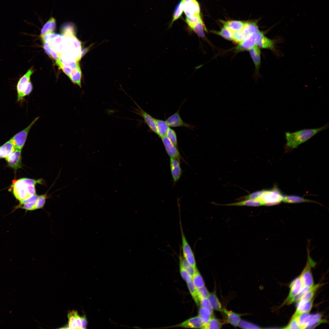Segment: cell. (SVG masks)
Listing matches in <instances>:
<instances>
[{
    "label": "cell",
    "instance_id": "cell-1",
    "mask_svg": "<svg viewBox=\"0 0 329 329\" xmlns=\"http://www.w3.org/2000/svg\"><path fill=\"white\" fill-rule=\"evenodd\" d=\"M328 123L320 128L304 129L293 132L285 133L286 140L285 147L287 149H294L307 141L313 136L328 128Z\"/></svg>",
    "mask_w": 329,
    "mask_h": 329
},
{
    "label": "cell",
    "instance_id": "cell-2",
    "mask_svg": "<svg viewBox=\"0 0 329 329\" xmlns=\"http://www.w3.org/2000/svg\"><path fill=\"white\" fill-rule=\"evenodd\" d=\"M284 196L277 188L264 190L263 194L256 200L264 203V205H276L282 201Z\"/></svg>",
    "mask_w": 329,
    "mask_h": 329
},
{
    "label": "cell",
    "instance_id": "cell-3",
    "mask_svg": "<svg viewBox=\"0 0 329 329\" xmlns=\"http://www.w3.org/2000/svg\"><path fill=\"white\" fill-rule=\"evenodd\" d=\"M260 30L257 23L253 22H246L243 28L241 30L234 33L232 41L239 43L246 39L252 34Z\"/></svg>",
    "mask_w": 329,
    "mask_h": 329
},
{
    "label": "cell",
    "instance_id": "cell-4",
    "mask_svg": "<svg viewBox=\"0 0 329 329\" xmlns=\"http://www.w3.org/2000/svg\"><path fill=\"white\" fill-rule=\"evenodd\" d=\"M39 118V117H36L27 127L15 135L10 139L16 149L22 150L25 144L30 129Z\"/></svg>",
    "mask_w": 329,
    "mask_h": 329
},
{
    "label": "cell",
    "instance_id": "cell-5",
    "mask_svg": "<svg viewBox=\"0 0 329 329\" xmlns=\"http://www.w3.org/2000/svg\"><path fill=\"white\" fill-rule=\"evenodd\" d=\"M180 225L182 238L183 257L194 268H195L196 267V266L194 255L185 236L182 227L181 220L180 221Z\"/></svg>",
    "mask_w": 329,
    "mask_h": 329
},
{
    "label": "cell",
    "instance_id": "cell-6",
    "mask_svg": "<svg viewBox=\"0 0 329 329\" xmlns=\"http://www.w3.org/2000/svg\"><path fill=\"white\" fill-rule=\"evenodd\" d=\"M12 184L11 189L17 199L20 201L30 196L27 191L28 185L23 182L22 178L13 180Z\"/></svg>",
    "mask_w": 329,
    "mask_h": 329
},
{
    "label": "cell",
    "instance_id": "cell-7",
    "mask_svg": "<svg viewBox=\"0 0 329 329\" xmlns=\"http://www.w3.org/2000/svg\"><path fill=\"white\" fill-rule=\"evenodd\" d=\"M264 35V32L260 30L252 34L246 39L239 43L236 48V51L239 52L249 50L256 45L260 38Z\"/></svg>",
    "mask_w": 329,
    "mask_h": 329
},
{
    "label": "cell",
    "instance_id": "cell-8",
    "mask_svg": "<svg viewBox=\"0 0 329 329\" xmlns=\"http://www.w3.org/2000/svg\"><path fill=\"white\" fill-rule=\"evenodd\" d=\"M34 70L31 67L19 78L16 86L18 101L21 102L23 101L22 98V94L30 81L31 76Z\"/></svg>",
    "mask_w": 329,
    "mask_h": 329
},
{
    "label": "cell",
    "instance_id": "cell-9",
    "mask_svg": "<svg viewBox=\"0 0 329 329\" xmlns=\"http://www.w3.org/2000/svg\"><path fill=\"white\" fill-rule=\"evenodd\" d=\"M306 266L300 276L303 286L311 288L313 286L314 282L311 269V264L314 263L310 256Z\"/></svg>",
    "mask_w": 329,
    "mask_h": 329
},
{
    "label": "cell",
    "instance_id": "cell-10",
    "mask_svg": "<svg viewBox=\"0 0 329 329\" xmlns=\"http://www.w3.org/2000/svg\"><path fill=\"white\" fill-rule=\"evenodd\" d=\"M179 110L171 115L165 120L169 127H185L192 129L195 128L193 125L185 122L181 118Z\"/></svg>",
    "mask_w": 329,
    "mask_h": 329
},
{
    "label": "cell",
    "instance_id": "cell-11",
    "mask_svg": "<svg viewBox=\"0 0 329 329\" xmlns=\"http://www.w3.org/2000/svg\"><path fill=\"white\" fill-rule=\"evenodd\" d=\"M21 150L16 149L5 158L8 165L15 170L22 168Z\"/></svg>",
    "mask_w": 329,
    "mask_h": 329
},
{
    "label": "cell",
    "instance_id": "cell-12",
    "mask_svg": "<svg viewBox=\"0 0 329 329\" xmlns=\"http://www.w3.org/2000/svg\"><path fill=\"white\" fill-rule=\"evenodd\" d=\"M134 102L138 108V109L134 108L135 111H134V112L142 117L150 129L157 135V130L154 121V118L143 110L136 102L134 101Z\"/></svg>",
    "mask_w": 329,
    "mask_h": 329
},
{
    "label": "cell",
    "instance_id": "cell-13",
    "mask_svg": "<svg viewBox=\"0 0 329 329\" xmlns=\"http://www.w3.org/2000/svg\"><path fill=\"white\" fill-rule=\"evenodd\" d=\"M183 9L186 17H192L200 15V5L196 0H190L186 2H183Z\"/></svg>",
    "mask_w": 329,
    "mask_h": 329
},
{
    "label": "cell",
    "instance_id": "cell-14",
    "mask_svg": "<svg viewBox=\"0 0 329 329\" xmlns=\"http://www.w3.org/2000/svg\"><path fill=\"white\" fill-rule=\"evenodd\" d=\"M165 149L170 158L180 159V155L177 147L165 136L161 137Z\"/></svg>",
    "mask_w": 329,
    "mask_h": 329
},
{
    "label": "cell",
    "instance_id": "cell-15",
    "mask_svg": "<svg viewBox=\"0 0 329 329\" xmlns=\"http://www.w3.org/2000/svg\"><path fill=\"white\" fill-rule=\"evenodd\" d=\"M170 167L173 182L175 183L179 179L182 174L180 159L170 158Z\"/></svg>",
    "mask_w": 329,
    "mask_h": 329
},
{
    "label": "cell",
    "instance_id": "cell-16",
    "mask_svg": "<svg viewBox=\"0 0 329 329\" xmlns=\"http://www.w3.org/2000/svg\"><path fill=\"white\" fill-rule=\"evenodd\" d=\"M303 286L300 276L294 280L290 285L289 294L282 305H286L288 301L299 292Z\"/></svg>",
    "mask_w": 329,
    "mask_h": 329
},
{
    "label": "cell",
    "instance_id": "cell-17",
    "mask_svg": "<svg viewBox=\"0 0 329 329\" xmlns=\"http://www.w3.org/2000/svg\"><path fill=\"white\" fill-rule=\"evenodd\" d=\"M205 324L199 316L190 318L178 325L177 327L193 328H201Z\"/></svg>",
    "mask_w": 329,
    "mask_h": 329
},
{
    "label": "cell",
    "instance_id": "cell-18",
    "mask_svg": "<svg viewBox=\"0 0 329 329\" xmlns=\"http://www.w3.org/2000/svg\"><path fill=\"white\" fill-rule=\"evenodd\" d=\"M220 21L224 24V26L233 33L237 32L242 30L246 23V22L239 20L225 21L221 20Z\"/></svg>",
    "mask_w": 329,
    "mask_h": 329
},
{
    "label": "cell",
    "instance_id": "cell-19",
    "mask_svg": "<svg viewBox=\"0 0 329 329\" xmlns=\"http://www.w3.org/2000/svg\"><path fill=\"white\" fill-rule=\"evenodd\" d=\"M248 50L255 65L256 71L258 72L260 65V51L259 48L255 45Z\"/></svg>",
    "mask_w": 329,
    "mask_h": 329
},
{
    "label": "cell",
    "instance_id": "cell-20",
    "mask_svg": "<svg viewBox=\"0 0 329 329\" xmlns=\"http://www.w3.org/2000/svg\"><path fill=\"white\" fill-rule=\"evenodd\" d=\"M223 311L226 316L227 321L234 327L237 326L241 320L242 314L225 309H223Z\"/></svg>",
    "mask_w": 329,
    "mask_h": 329
},
{
    "label": "cell",
    "instance_id": "cell-21",
    "mask_svg": "<svg viewBox=\"0 0 329 329\" xmlns=\"http://www.w3.org/2000/svg\"><path fill=\"white\" fill-rule=\"evenodd\" d=\"M16 149L10 139L0 146V160L5 158Z\"/></svg>",
    "mask_w": 329,
    "mask_h": 329
},
{
    "label": "cell",
    "instance_id": "cell-22",
    "mask_svg": "<svg viewBox=\"0 0 329 329\" xmlns=\"http://www.w3.org/2000/svg\"><path fill=\"white\" fill-rule=\"evenodd\" d=\"M157 130V135L160 138L166 136L170 128L165 121L154 119Z\"/></svg>",
    "mask_w": 329,
    "mask_h": 329
},
{
    "label": "cell",
    "instance_id": "cell-23",
    "mask_svg": "<svg viewBox=\"0 0 329 329\" xmlns=\"http://www.w3.org/2000/svg\"><path fill=\"white\" fill-rule=\"evenodd\" d=\"M56 28V21L55 19L51 17L47 21L41 29L40 36L49 33L54 32Z\"/></svg>",
    "mask_w": 329,
    "mask_h": 329
},
{
    "label": "cell",
    "instance_id": "cell-24",
    "mask_svg": "<svg viewBox=\"0 0 329 329\" xmlns=\"http://www.w3.org/2000/svg\"><path fill=\"white\" fill-rule=\"evenodd\" d=\"M221 205L227 206H248L258 207L264 205L263 203L259 201L253 200H246L239 202L230 203Z\"/></svg>",
    "mask_w": 329,
    "mask_h": 329
},
{
    "label": "cell",
    "instance_id": "cell-25",
    "mask_svg": "<svg viewBox=\"0 0 329 329\" xmlns=\"http://www.w3.org/2000/svg\"><path fill=\"white\" fill-rule=\"evenodd\" d=\"M190 30L195 33L199 37L207 42L208 41L204 33L205 31H207V30L202 20L192 28Z\"/></svg>",
    "mask_w": 329,
    "mask_h": 329
},
{
    "label": "cell",
    "instance_id": "cell-26",
    "mask_svg": "<svg viewBox=\"0 0 329 329\" xmlns=\"http://www.w3.org/2000/svg\"><path fill=\"white\" fill-rule=\"evenodd\" d=\"M259 48L273 50L274 47V41L263 35L256 44Z\"/></svg>",
    "mask_w": 329,
    "mask_h": 329
},
{
    "label": "cell",
    "instance_id": "cell-27",
    "mask_svg": "<svg viewBox=\"0 0 329 329\" xmlns=\"http://www.w3.org/2000/svg\"><path fill=\"white\" fill-rule=\"evenodd\" d=\"M208 299L213 309L216 310L223 311L221 304L217 297L215 292L209 293Z\"/></svg>",
    "mask_w": 329,
    "mask_h": 329
},
{
    "label": "cell",
    "instance_id": "cell-28",
    "mask_svg": "<svg viewBox=\"0 0 329 329\" xmlns=\"http://www.w3.org/2000/svg\"><path fill=\"white\" fill-rule=\"evenodd\" d=\"M313 299L300 304H298L296 310L294 315L298 316L300 314L309 312L313 305Z\"/></svg>",
    "mask_w": 329,
    "mask_h": 329
},
{
    "label": "cell",
    "instance_id": "cell-29",
    "mask_svg": "<svg viewBox=\"0 0 329 329\" xmlns=\"http://www.w3.org/2000/svg\"><path fill=\"white\" fill-rule=\"evenodd\" d=\"M82 72L80 65L76 68L72 69V72L69 77L72 81L77 84L80 87H81V79Z\"/></svg>",
    "mask_w": 329,
    "mask_h": 329
},
{
    "label": "cell",
    "instance_id": "cell-30",
    "mask_svg": "<svg viewBox=\"0 0 329 329\" xmlns=\"http://www.w3.org/2000/svg\"><path fill=\"white\" fill-rule=\"evenodd\" d=\"M63 35L66 38L76 36L75 31L74 25L71 23H66L64 24L62 28Z\"/></svg>",
    "mask_w": 329,
    "mask_h": 329
},
{
    "label": "cell",
    "instance_id": "cell-31",
    "mask_svg": "<svg viewBox=\"0 0 329 329\" xmlns=\"http://www.w3.org/2000/svg\"><path fill=\"white\" fill-rule=\"evenodd\" d=\"M222 326V323L219 320L212 317L201 328L220 329Z\"/></svg>",
    "mask_w": 329,
    "mask_h": 329
},
{
    "label": "cell",
    "instance_id": "cell-32",
    "mask_svg": "<svg viewBox=\"0 0 329 329\" xmlns=\"http://www.w3.org/2000/svg\"><path fill=\"white\" fill-rule=\"evenodd\" d=\"M193 283L196 288L204 286L205 284L202 277L197 268H196L192 278Z\"/></svg>",
    "mask_w": 329,
    "mask_h": 329
},
{
    "label": "cell",
    "instance_id": "cell-33",
    "mask_svg": "<svg viewBox=\"0 0 329 329\" xmlns=\"http://www.w3.org/2000/svg\"><path fill=\"white\" fill-rule=\"evenodd\" d=\"M282 201L284 203H296L312 201L300 196L294 195L284 196Z\"/></svg>",
    "mask_w": 329,
    "mask_h": 329
},
{
    "label": "cell",
    "instance_id": "cell-34",
    "mask_svg": "<svg viewBox=\"0 0 329 329\" xmlns=\"http://www.w3.org/2000/svg\"><path fill=\"white\" fill-rule=\"evenodd\" d=\"M211 32L213 33L221 36L227 40L231 41L232 40L234 33L232 32L224 26L219 31L213 30Z\"/></svg>",
    "mask_w": 329,
    "mask_h": 329
},
{
    "label": "cell",
    "instance_id": "cell-35",
    "mask_svg": "<svg viewBox=\"0 0 329 329\" xmlns=\"http://www.w3.org/2000/svg\"><path fill=\"white\" fill-rule=\"evenodd\" d=\"M319 284L313 286L310 290L306 293L299 300L298 304H300L309 301L313 298L315 293L320 286Z\"/></svg>",
    "mask_w": 329,
    "mask_h": 329
},
{
    "label": "cell",
    "instance_id": "cell-36",
    "mask_svg": "<svg viewBox=\"0 0 329 329\" xmlns=\"http://www.w3.org/2000/svg\"><path fill=\"white\" fill-rule=\"evenodd\" d=\"M311 288H310L306 286H303L299 292L288 301L286 305H290L294 302H296L299 301L302 297L310 290Z\"/></svg>",
    "mask_w": 329,
    "mask_h": 329
},
{
    "label": "cell",
    "instance_id": "cell-37",
    "mask_svg": "<svg viewBox=\"0 0 329 329\" xmlns=\"http://www.w3.org/2000/svg\"><path fill=\"white\" fill-rule=\"evenodd\" d=\"M183 11V0H181L175 8L173 14L172 19L170 25V27L171 26L175 21L180 17Z\"/></svg>",
    "mask_w": 329,
    "mask_h": 329
},
{
    "label": "cell",
    "instance_id": "cell-38",
    "mask_svg": "<svg viewBox=\"0 0 329 329\" xmlns=\"http://www.w3.org/2000/svg\"><path fill=\"white\" fill-rule=\"evenodd\" d=\"M187 283L191 295L196 304L198 305L199 304L200 302L197 296L196 288L193 283L192 278Z\"/></svg>",
    "mask_w": 329,
    "mask_h": 329
},
{
    "label": "cell",
    "instance_id": "cell-39",
    "mask_svg": "<svg viewBox=\"0 0 329 329\" xmlns=\"http://www.w3.org/2000/svg\"><path fill=\"white\" fill-rule=\"evenodd\" d=\"M310 314L309 312L303 313L297 316V320L300 329H304L307 325Z\"/></svg>",
    "mask_w": 329,
    "mask_h": 329
},
{
    "label": "cell",
    "instance_id": "cell-40",
    "mask_svg": "<svg viewBox=\"0 0 329 329\" xmlns=\"http://www.w3.org/2000/svg\"><path fill=\"white\" fill-rule=\"evenodd\" d=\"M212 315L208 310L201 306L199 310L198 316L201 318L205 324L212 317Z\"/></svg>",
    "mask_w": 329,
    "mask_h": 329
},
{
    "label": "cell",
    "instance_id": "cell-41",
    "mask_svg": "<svg viewBox=\"0 0 329 329\" xmlns=\"http://www.w3.org/2000/svg\"><path fill=\"white\" fill-rule=\"evenodd\" d=\"M180 252V253L179 256L180 273L182 278L187 283L190 281L192 278L188 273L183 265L182 261V256L181 250Z\"/></svg>",
    "mask_w": 329,
    "mask_h": 329
},
{
    "label": "cell",
    "instance_id": "cell-42",
    "mask_svg": "<svg viewBox=\"0 0 329 329\" xmlns=\"http://www.w3.org/2000/svg\"><path fill=\"white\" fill-rule=\"evenodd\" d=\"M202 20L200 15H198L192 17H186V22L190 29Z\"/></svg>",
    "mask_w": 329,
    "mask_h": 329
},
{
    "label": "cell",
    "instance_id": "cell-43",
    "mask_svg": "<svg viewBox=\"0 0 329 329\" xmlns=\"http://www.w3.org/2000/svg\"><path fill=\"white\" fill-rule=\"evenodd\" d=\"M166 136L172 143L178 148L177 138L175 131L170 128L167 132Z\"/></svg>",
    "mask_w": 329,
    "mask_h": 329
},
{
    "label": "cell",
    "instance_id": "cell-44",
    "mask_svg": "<svg viewBox=\"0 0 329 329\" xmlns=\"http://www.w3.org/2000/svg\"><path fill=\"white\" fill-rule=\"evenodd\" d=\"M297 317V316L293 315L288 324L285 327L282 328L300 329Z\"/></svg>",
    "mask_w": 329,
    "mask_h": 329
},
{
    "label": "cell",
    "instance_id": "cell-45",
    "mask_svg": "<svg viewBox=\"0 0 329 329\" xmlns=\"http://www.w3.org/2000/svg\"><path fill=\"white\" fill-rule=\"evenodd\" d=\"M197 295L200 300L203 299L207 298L209 293L205 286L200 288H196Z\"/></svg>",
    "mask_w": 329,
    "mask_h": 329
},
{
    "label": "cell",
    "instance_id": "cell-46",
    "mask_svg": "<svg viewBox=\"0 0 329 329\" xmlns=\"http://www.w3.org/2000/svg\"><path fill=\"white\" fill-rule=\"evenodd\" d=\"M239 327L244 329H259L258 326L243 320H240L238 325Z\"/></svg>",
    "mask_w": 329,
    "mask_h": 329
},
{
    "label": "cell",
    "instance_id": "cell-47",
    "mask_svg": "<svg viewBox=\"0 0 329 329\" xmlns=\"http://www.w3.org/2000/svg\"><path fill=\"white\" fill-rule=\"evenodd\" d=\"M182 261L183 265L185 269L191 278H192L195 268H194L183 257L182 258Z\"/></svg>",
    "mask_w": 329,
    "mask_h": 329
},
{
    "label": "cell",
    "instance_id": "cell-48",
    "mask_svg": "<svg viewBox=\"0 0 329 329\" xmlns=\"http://www.w3.org/2000/svg\"><path fill=\"white\" fill-rule=\"evenodd\" d=\"M68 324L70 328L77 329L76 324L73 310L68 313Z\"/></svg>",
    "mask_w": 329,
    "mask_h": 329
},
{
    "label": "cell",
    "instance_id": "cell-49",
    "mask_svg": "<svg viewBox=\"0 0 329 329\" xmlns=\"http://www.w3.org/2000/svg\"><path fill=\"white\" fill-rule=\"evenodd\" d=\"M60 34H56L54 32L46 33L41 37L43 42L50 43L55 37L59 36Z\"/></svg>",
    "mask_w": 329,
    "mask_h": 329
},
{
    "label": "cell",
    "instance_id": "cell-50",
    "mask_svg": "<svg viewBox=\"0 0 329 329\" xmlns=\"http://www.w3.org/2000/svg\"><path fill=\"white\" fill-rule=\"evenodd\" d=\"M264 190L258 191L241 198L240 200H256L263 194Z\"/></svg>",
    "mask_w": 329,
    "mask_h": 329
},
{
    "label": "cell",
    "instance_id": "cell-51",
    "mask_svg": "<svg viewBox=\"0 0 329 329\" xmlns=\"http://www.w3.org/2000/svg\"><path fill=\"white\" fill-rule=\"evenodd\" d=\"M46 198V194H43L39 196V198L36 203V210L41 209L44 207Z\"/></svg>",
    "mask_w": 329,
    "mask_h": 329
},
{
    "label": "cell",
    "instance_id": "cell-52",
    "mask_svg": "<svg viewBox=\"0 0 329 329\" xmlns=\"http://www.w3.org/2000/svg\"><path fill=\"white\" fill-rule=\"evenodd\" d=\"M60 60L64 66L69 67L72 69H75L80 65L78 61H63Z\"/></svg>",
    "mask_w": 329,
    "mask_h": 329
},
{
    "label": "cell",
    "instance_id": "cell-53",
    "mask_svg": "<svg viewBox=\"0 0 329 329\" xmlns=\"http://www.w3.org/2000/svg\"><path fill=\"white\" fill-rule=\"evenodd\" d=\"M39 197V195L36 194H34L23 200L19 201L20 205H19L27 203H35L38 200Z\"/></svg>",
    "mask_w": 329,
    "mask_h": 329
},
{
    "label": "cell",
    "instance_id": "cell-54",
    "mask_svg": "<svg viewBox=\"0 0 329 329\" xmlns=\"http://www.w3.org/2000/svg\"><path fill=\"white\" fill-rule=\"evenodd\" d=\"M201 306L208 310L210 313L213 314V309L212 308L208 298L203 299L200 300Z\"/></svg>",
    "mask_w": 329,
    "mask_h": 329
},
{
    "label": "cell",
    "instance_id": "cell-55",
    "mask_svg": "<svg viewBox=\"0 0 329 329\" xmlns=\"http://www.w3.org/2000/svg\"><path fill=\"white\" fill-rule=\"evenodd\" d=\"M56 63L62 69L64 73L69 77L72 73V69L62 65L59 59L56 61Z\"/></svg>",
    "mask_w": 329,
    "mask_h": 329
},
{
    "label": "cell",
    "instance_id": "cell-56",
    "mask_svg": "<svg viewBox=\"0 0 329 329\" xmlns=\"http://www.w3.org/2000/svg\"><path fill=\"white\" fill-rule=\"evenodd\" d=\"M321 317L322 315L320 314H316L313 315H310L309 317V321L306 325H310L317 322L318 321L320 320L321 319Z\"/></svg>",
    "mask_w": 329,
    "mask_h": 329
},
{
    "label": "cell",
    "instance_id": "cell-57",
    "mask_svg": "<svg viewBox=\"0 0 329 329\" xmlns=\"http://www.w3.org/2000/svg\"><path fill=\"white\" fill-rule=\"evenodd\" d=\"M33 88V85L30 81L22 94V98L23 100L24 99V97H25L29 95L31 93L32 91Z\"/></svg>",
    "mask_w": 329,
    "mask_h": 329
},
{
    "label": "cell",
    "instance_id": "cell-58",
    "mask_svg": "<svg viewBox=\"0 0 329 329\" xmlns=\"http://www.w3.org/2000/svg\"><path fill=\"white\" fill-rule=\"evenodd\" d=\"M73 312L76 320L77 329L83 328L81 317L80 316L77 311L73 310Z\"/></svg>",
    "mask_w": 329,
    "mask_h": 329
},
{
    "label": "cell",
    "instance_id": "cell-59",
    "mask_svg": "<svg viewBox=\"0 0 329 329\" xmlns=\"http://www.w3.org/2000/svg\"><path fill=\"white\" fill-rule=\"evenodd\" d=\"M327 321L326 320L323 319H321L320 320L316 322L315 323L311 324L310 325H306L305 326L304 328L307 329H312L316 327H317L318 325H319L322 323H326Z\"/></svg>",
    "mask_w": 329,
    "mask_h": 329
},
{
    "label": "cell",
    "instance_id": "cell-60",
    "mask_svg": "<svg viewBox=\"0 0 329 329\" xmlns=\"http://www.w3.org/2000/svg\"><path fill=\"white\" fill-rule=\"evenodd\" d=\"M27 189L28 193L30 196L36 194L35 186H28Z\"/></svg>",
    "mask_w": 329,
    "mask_h": 329
},
{
    "label": "cell",
    "instance_id": "cell-61",
    "mask_svg": "<svg viewBox=\"0 0 329 329\" xmlns=\"http://www.w3.org/2000/svg\"><path fill=\"white\" fill-rule=\"evenodd\" d=\"M81 317L82 324V328H86L87 324V321L86 316L84 315Z\"/></svg>",
    "mask_w": 329,
    "mask_h": 329
},
{
    "label": "cell",
    "instance_id": "cell-62",
    "mask_svg": "<svg viewBox=\"0 0 329 329\" xmlns=\"http://www.w3.org/2000/svg\"><path fill=\"white\" fill-rule=\"evenodd\" d=\"M61 328L70 329V327L69 326V324H68L65 325V326H63V327Z\"/></svg>",
    "mask_w": 329,
    "mask_h": 329
}]
</instances>
